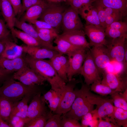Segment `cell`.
<instances>
[{"label": "cell", "mask_w": 127, "mask_h": 127, "mask_svg": "<svg viewBox=\"0 0 127 127\" xmlns=\"http://www.w3.org/2000/svg\"><path fill=\"white\" fill-rule=\"evenodd\" d=\"M77 11L79 14L85 20L86 25L102 27L98 18L97 9L95 6L91 5L81 8Z\"/></svg>", "instance_id": "obj_18"}, {"label": "cell", "mask_w": 127, "mask_h": 127, "mask_svg": "<svg viewBox=\"0 0 127 127\" xmlns=\"http://www.w3.org/2000/svg\"></svg>", "instance_id": "obj_57"}, {"label": "cell", "mask_w": 127, "mask_h": 127, "mask_svg": "<svg viewBox=\"0 0 127 127\" xmlns=\"http://www.w3.org/2000/svg\"><path fill=\"white\" fill-rule=\"evenodd\" d=\"M48 4V2L44 0L41 3L31 7L26 11L20 20L28 22L30 20H37Z\"/></svg>", "instance_id": "obj_26"}, {"label": "cell", "mask_w": 127, "mask_h": 127, "mask_svg": "<svg viewBox=\"0 0 127 127\" xmlns=\"http://www.w3.org/2000/svg\"><path fill=\"white\" fill-rule=\"evenodd\" d=\"M85 35L83 30H74L64 32L58 36L74 45L89 49L91 46L87 41Z\"/></svg>", "instance_id": "obj_16"}, {"label": "cell", "mask_w": 127, "mask_h": 127, "mask_svg": "<svg viewBox=\"0 0 127 127\" xmlns=\"http://www.w3.org/2000/svg\"><path fill=\"white\" fill-rule=\"evenodd\" d=\"M34 27L37 31L38 32L47 34L57 35H58L57 31L55 30L49 29H39L36 28L35 26Z\"/></svg>", "instance_id": "obj_50"}, {"label": "cell", "mask_w": 127, "mask_h": 127, "mask_svg": "<svg viewBox=\"0 0 127 127\" xmlns=\"http://www.w3.org/2000/svg\"><path fill=\"white\" fill-rule=\"evenodd\" d=\"M106 14V28L113 23L120 21L123 17L118 11L111 8L104 7Z\"/></svg>", "instance_id": "obj_32"}, {"label": "cell", "mask_w": 127, "mask_h": 127, "mask_svg": "<svg viewBox=\"0 0 127 127\" xmlns=\"http://www.w3.org/2000/svg\"><path fill=\"white\" fill-rule=\"evenodd\" d=\"M122 63L123 65V71L126 73H127V48L126 45L125 46L124 57Z\"/></svg>", "instance_id": "obj_51"}, {"label": "cell", "mask_w": 127, "mask_h": 127, "mask_svg": "<svg viewBox=\"0 0 127 127\" xmlns=\"http://www.w3.org/2000/svg\"><path fill=\"white\" fill-rule=\"evenodd\" d=\"M31 96L28 95L26 96L20 101L16 102L12 110L10 122L12 117L15 115L24 105L28 103Z\"/></svg>", "instance_id": "obj_40"}, {"label": "cell", "mask_w": 127, "mask_h": 127, "mask_svg": "<svg viewBox=\"0 0 127 127\" xmlns=\"http://www.w3.org/2000/svg\"><path fill=\"white\" fill-rule=\"evenodd\" d=\"M48 111L41 92L38 93L33 96L28 106V118L24 119L25 123L31 119L46 114Z\"/></svg>", "instance_id": "obj_12"}, {"label": "cell", "mask_w": 127, "mask_h": 127, "mask_svg": "<svg viewBox=\"0 0 127 127\" xmlns=\"http://www.w3.org/2000/svg\"><path fill=\"white\" fill-rule=\"evenodd\" d=\"M104 118L105 120L102 118H99L97 127H119L118 125L111 122L109 120V118L106 117Z\"/></svg>", "instance_id": "obj_45"}, {"label": "cell", "mask_w": 127, "mask_h": 127, "mask_svg": "<svg viewBox=\"0 0 127 127\" xmlns=\"http://www.w3.org/2000/svg\"><path fill=\"white\" fill-rule=\"evenodd\" d=\"M80 74L83 76L84 83L88 86L95 81H101L99 73L89 49L87 51Z\"/></svg>", "instance_id": "obj_8"}, {"label": "cell", "mask_w": 127, "mask_h": 127, "mask_svg": "<svg viewBox=\"0 0 127 127\" xmlns=\"http://www.w3.org/2000/svg\"><path fill=\"white\" fill-rule=\"evenodd\" d=\"M53 114L50 110L46 115L30 120L25 123L24 127H44L47 120Z\"/></svg>", "instance_id": "obj_29"}, {"label": "cell", "mask_w": 127, "mask_h": 127, "mask_svg": "<svg viewBox=\"0 0 127 127\" xmlns=\"http://www.w3.org/2000/svg\"><path fill=\"white\" fill-rule=\"evenodd\" d=\"M14 27L22 30L23 31L31 35L39 41L46 48L53 49L54 46L42 40L39 37L37 32L34 26L31 24L26 23L25 21L19 20L16 18Z\"/></svg>", "instance_id": "obj_22"}, {"label": "cell", "mask_w": 127, "mask_h": 127, "mask_svg": "<svg viewBox=\"0 0 127 127\" xmlns=\"http://www.w3.org/2000/svg\"><path fill=\"white\" fill-rule=\"evenodd\" d=\"M89 50L100 74H102L111 61L106 46L104 45L93 46Z\"/></svg>", "instance_id": "obj_11"}, {"label": "cell", "mask_w": 127, "mask_h": 127, "mask_svg": "<svg viewBox=\"0 0 127 127\" xmlns=\"http://www.w3.org/2000/svg\"><path fill=\"white\" fill-rule=\"evenodd\" d=\"M26 64L22 55L12 59L0 57V67L6 69L10 73L17 71Z\"/></svg>", "instance_id": "obj_23"}, {"label": "cell", "mask_w": 127, "mask_h": 127, "mask_svg": "<svg viewBox=\"0 0 127 127\" xmlns=\"http://www.w3.org/2000/svg\"><path fill=\"white\" fill-rule=\"evenodd\" d=\"M65 9L56 3L48 2L39 18L55 29L58 28L62 23L63 14Z\"/></svg>", "instance_id": "obj_7"}, {"label": "cell", "mask_w": 127, "mask_h": 127, "mask_svg": "<svg viewBox=\"0 0 127 127\" xmlns=\"http://www.w3.org/2000/svg\"><path fill=\"white\" fill-rule=\"evenodd\" d=\"M54 42L56 45L54 46V50L60 54L67 55L68 58L71 57L77 50L83 48L74 45L60 38L58 35Z\"/></svg>", "instance_id": "obj_20"}, {"label": "cell", "mask_w": 127, "mask_h": 127, "mask_svg": "<svg viewBox=\"0 0 127 127\" xmlns=\"http://www.w3.org/2000/svg\"><path fill=\"white\" fill-rule=\"evenodd\" d=\"M39 86L27 85L15 81L12 77L6 79L0 87V96L17 102L26 96H34L41 92Z\"/></svg>", "instance_id": "obj_2"}, {"label": "cell", "mask_w": 127, "mask_h": 127, "mask_svg": "<svg viewBox=\"0 0 127 127\" xmlns=\"http://www.w3.org/2000/svg\"><path fill=\"white\" fill-rule=\"evenodd\" d=\"M0 127H11L8 124L3 120L0 116Z\"/></svg>", "instance_id": "obj_54"}, {"label": "cell", "mask_w": 127, "mask_h": 127, "mask_svg": "<svg viewBox=\"0 0 127 127\" xmlns=\"http://www.w3.org/2000/svg\"><path fill=\"white\" fill-rule=\"evenodd\" d=\"M88 49L81 48L76 51L71 57L68 58L69 67L67 75L68 81L71 80L74 75L80 74Z\"/></svg>", "instance_id": "obj_13"}, {"label": "cell", "mask_w": 127, "mask_h": 127, "mask_svg": "<svg viewBox=\"0 0 127 127\" xmlns=\"http://www.w3.org/2000/svg\"><path fill=\"white\" fill-rule=\"evenodd\" d=\"M110 95L115 107L127 111V99L123 96L122 92L115 91Z\"/></svg>", "instance_id": "obj_34"}, {"label": "cell", "mask_w": 127, "mask_h": 127, "mask_svg": "<svg viewBox=\"0 0 127 127\" xmlns=\"http://www.w3.org/2000/svg\"><path fill=\"white\" fill-rule=\"evenodd\" d=\"M10 32L4 21L0 19V40L10 38Z\"/></svg>", "instance_id": "obj_43"}, {"label": "cell", "mask_w": 127, "mask_h": 127, "mask_svg": "<svg viewBox=\"0 0 127 127\" xmlns=\"http://www.w3.org/2000/svg\"><path fill=\"white\" fill-rule=\"evenodd\" d=\"M38 33L39 37L42 40L51 45H53L52 43L53 40L58 35L47 34Z\"/></svg>", "instance_id": "obj_48"}, {"label": "cell", "mask_w": 127, "mask_h": 127, "mask_svg": "<svg viewBox=\"0 0 127 127\" xmlns=\"http://www.w3.org/2000/svg\"></svg>", "instance_id": "obj_58"}, {"label": "cell", "mask_w": 127, "mask_h": 127, "mask_svg": "<svg viewBox=\"0 0 127 127\" xmlns=\"http://www.w3.org/2000/svg\"><path fill=\"white\" fill-rule=\"evenodd\" d=\"M13 8L16 16L20 15L21 11L22 4L21 0H9Z\"/></svg>", "instance_id": "obj_46"}, {"label": "cell", "mask_w": 127, "mask_h": 127, "mask_svg": "<svg viewBox=\"0 0 127 127\" xmlns=\"http://www.w3.org/2000/svg\"><path fill=\"white\" fill-rule=\"evenodd\" d=\"M10 30L14 37L20 39L26 45L44 48L36 39L24 32L17 30L14 28Z\"/></svg>", "instance_id": "obj_28"}, {"label": "cell", "mask_w": 127, "mask_h": 127, "mask_svg": "<svg viewBox=\"0 0 127 127\" xmlns=\"http://www.w3.org/2000/svg\"><path fill=\"white\" fill-rule=\"evenodd\" d=\"M97 10L98 18L101 24L105 29L106 28L105 24V20L106 14L103 7L102 6L95 5Z\"/></svg>", "instance_id": "obj_41"}, {"label": "cell", "mask_w": 127, "mask_h": 127, "mask_svg": "<svg viewBox=\"0 0 127 127\" xmlns=\"http://www.w3.org/2000/svg\"><path fill=\"white\" fill-rule=\"evenodd\" d=\"M66 1H69V0H66Z\"/></svg>", "instance_id": "obj_56"}, {"label": "cell", "mask_w": 127, "mask_h": 127, "mask_svg": "<svg viewBox=\"0 0 127 127\" xmlns=\"http://www.w3.org/2000/svg\"><path fill=\"white\" fill-rule=\"evenodd\" d=\"M61 24L63 32L74 30H83L84 29L77 11L71 6L66 9L64 12Z\"/></svg>", "instance_id": "obj_9"}, {"label": "cell", "mask_w": 127, "mask_h": 127, "mask_svg": "<svg viewBox=\"0 0 127 127\" xmlns=\"http://www.w3.org/2000/svg\"><path fill=\"white\" fill-rule=\"evenodd\" d=\"M25 122L24 119L15 116L12 118L10 125L12 127H24Z\"/></svg>", "instance_id": "obj_47"}, {"label": "cell", "mask_w": 127, "mask_h": 127, "mask_svg": "<svg viewBox=\"0 0 127 127\" xmlns=\"http://www.w3.org/2000/svg\"><path fill=\"white\" fill-rule=\"evenodd\" d=\"M61 114L54 113L47 120L44 127H61Z\"/></svg>", "instance_id": "obj_36"}, {"label": "cell", "mask_w": 127, "mask_h": 127, "mask_svg": "<svg viewBox=\"0 0 127 127\" xmlns=\"http://www.w3.org/2000/svg\"><path fill=\"white\" fill-rule=\"evenodd\" d=\"M28 103H27L24 105L16 114L15 116L23 119H25L27 118L28 115Z\"/></svg>", "instance_id": "obj_49"}, {"label": "cell", "mask_w": 127, "mask_h": 127, "mask_svg": "<svg viewBox=\"0 0 127 127\" xmlns=\"http://www.w3.org/2000/svg\"><path fill=\"white\" fill-rule=\"evenodd\" d=\"M0 12L10 30L14 27L16 16L13 8L9 0H0Z\"/></svg>", "instance_id": "obj_21"}, {"label": "cell", "mask_w": 127, "mask_h": 127, "mask_svg": "<svg viewBox=\"0 0 127 127\" xmlns=\"http://www.w3.org/2000/svg\"><path fill=\"white\" fill-rule=\"evenodd\" d=\"M61 127H82L78 121L69 117H63L61 121Z\"/></svg>", "instance_id": "obj_39"}, {"label": "cell", "mask_w": 127, "mask_h": 127, "mask_svg": "<svg viewBox=\"0 0 127 127\" xmlns=\"http://www.w3.org/2000/svg\"><path fill=\"white\" fill-rule=\"evenodd\" d=\"M81 120L82 127H94L96 122V119L91 112L83 116Z\"/></svg>", "instance_id": "obj_37"}, {"label": "cell", "mask_w": 127, "mask_h": 127, "mask_svg": "<svg viewBox=\"0 0 127 127\" xmlns=\"http://www.w3.org/2000/svg\"><path fill=\"white\" fill-rule=\"evenodd\" d=\"M23 53L22 45H18L10 39L6 42L4 49L0 57L14 59L21 56Z\"/></svg>", "instance_id": "obj_24"}, {"label": "cell", "mask_w": 127, "mask_h": 127, "mask_svg": "<svg viewBox=\"0 0 127 127\" xmlns=\"http://www.w3.org/2000/svg\"><path fill=\"white\" fill-rule=\"evenodd\" d=\"M28 22L33 24L38 28L49 29L56 30L47 22L42 20H34L29 21Z\"/></svg>", "instance_id": "obj_44"}, {"label": "cell", "mask_w": 127, "mask_h": 127, "mask_svg": "<svg viewBox=\"0 0 127 127\" xmlns=\"http://www.w3.org/2000/svg\"><path fill=\"white\" fill-rule=\"evenodd\" d=\"M84 32L89 39L91 46H106L108 42L105 39V29L102 27L89 25L85 26Z\"/></svg>", "instance_id": "obj_14"}, {"label": "cell", "mask_w": 127, "mask_h": 127, "mask_svg": "<svg viewBox=\"0 0 127 127\" xmlns=\"http://www.w3.org/2000/svg\"><path fill=\"white\" fill-rule=\"evenodd\" d=\"M10 39H11L10 38L0 40V57L4 50L6 42Z\"/></svg>", "instance_id": "obj_53"}, {"label": "cell", "mask_w": 127, "mask_h": 127, "mask_svg": "<svg viewBox=\"0 0 127 127\" xmlns=\"http://www.w3.org/2000/svg\"><path fill=\"white\" fill-rule=\"evenodd\" d=\"M49 60L59 76L65 83H67L68 81L67 74L63 70L60 61L59 53Z\"/></svg>", "instance_id": "obj_33"}, {"label": "cell", "mask_w": 127, "mask_h": 127, "mask_svg": "<svg viewBox=\"0 0 127 127\" xmlns=\"http://www.w3.org/2000/svg\"><path fill=\"white\" fill-rule=\"evenodd\" d=\"M114 119L115 123L119 127L127 126V111L114 106Z\"/></svg>", "instance_id": "obj_30"}, {"label": "cell", "mask_w": 127, "mask_h": 127, "mask_svg": "<svg viewBox=\"0 0 127 127\" xmlns=\"http://www.w3.org/2000/svg\"><path fill=\"white\" fill-rule=\"evenodd\" d=\"M81 87L79 89L75 88V98L70 110L62 115V118L69 117L78 121L83 116L94 110V105L90 102L87 95L89 86L81 80Z\"/></svg>", "instance_id": "obj_3"}, {"label": "cell", "mask_w": 127, "mask_h": 127, "mask_svg": "<svg viewBox=\"0 0 127 127\" xmlns=\"http://www.w3.org/2000/svg\"><path fill=\"white\" fill-rule=\"evenodd\" d=\"M13 78L28 86L41 85L46 81L43 76L37 73L26 64L20 69L14 72Z\"/></svg>", "instance_id": "obj_6"}, {"label": "cell", "mask_w": 127, "mask_h": 127, "mask_svg": "<svg viewBox=\"0 0 127 127\" xmlns=\"http://www.w3.org/2000/svg\"><path fill=\"white\" fill-rule=\"evenodd\" d=\"M10 74L6 69L0 67V82L4 79L7 75Z\"/></svg>", "instance_id": "obj_52"}, {"label": "cell", "mask_w": 127, "mask_h": 127, "mask_svg": "<svg viewBox=\"0 0 127 127\" xmlns=\"http://www.w3.org/2000/svg\"><path fill=\"white\" fill-rule=\"evenodd\" d=\"M102 74L101 83L112 89L122 92L127 88V77L122 78L117 73L105 71Z\"/></svg>", "instance_id": "obj_15"}, {"label": "cell", "mask_w": 127, "mask_h": 127, "mask_svg": "<svg viewBox=\"0 0 127 127\" xmlns=\"http://www.w3.org/2000/svg\"><path fill=\"white\" fill-rule=\"evenodd\" d=\"M101 81H95L91 84L90 90L101 95H111L115 91L113 90L107 86L101 83Z\"/></svg>", "instance_id": "obj_31"}, {"label": "cell", "mask_w": 127, "mask_h": 127, "mask_svg": "<svg viewBox=\"0 0 127 127\" xmlns=\"http://www.w3.org/2000/svg\"><path fill=\"white\" fill-rule=\"evenodd\" d=\"M95 0H70L68 1L72 8L78 11L80 9L92 4Z\"/></svg>", "instance_id": "obj_35"}, {"label": "cell", "mask_w": 127, "mask_h": 127, "mask_svg": "<svg viewBox=\"0 0 127 127\" xmlns=\"http://www.w3.org/2000/svg\"><path fill=\"white\" fill-rule=\"evenodd\" d=\"M106 36L115 39L127 37V24L121 21L114 22L105 29Z\"/></svg>", "instance_id": "obj_19"}, {"label": "cell", "mask_w": 127, "mask_h": 127, "mask_svg": "<svg viewBox=\"0 0 127 127\" xmlns=\"http://www.w3.org/2000/svg\"><path fill=\"white\" fill-rule=\"evenodd\" d=\"M95 5L111 8L119 11L123 17L127 14V0H95Z\"/></svg>", "instance_id": "obj_25"}, {"label": "cell", "mask_w": 127, "mask_h": 127, "mask_svg": "<svg viewBox=\"0 0 127 127\" xmlns=\"http://www.w3.org/2000/svg\"><path fill=\"white\" fill-rule=\"evenodd\" d=\"M88 96L91 103L97 106L96 109L92 112L97 119L107 117L111 122L117 125L114 119V106L112 99L101 98L92 93L90 91L88 92Z\"/></svg>", "instance_id": "obj_4"}, {"label": "cell", "mask_w": 127, "mask_h": 127, "mask_svg": "<svg viewBox=\"0 0 127 127\" xmlns=\"http://www.w3.org/2000/svg\"><path fill=\"white\" fill-rule=\"evenodd\" d=\"M44 0H22V9L20 15L23 14L29 8L35 5L40 4Z\"/></svg>", "instance_id": "obj_42"}, {"label": "cell", "mask_w": 127, "mask_h": 127, "mask_svg": "<svg viewBox=\"0 0 127 127\" xmlns=\"http://www.w3.org/2000/svg\"><path fill=\"white\" fill-rule=\"evenodd\" d=\"M55 91V90H54ZM62 93L55 91L52 98L48 101L50 111L53 113L56 110L59 104Z\"/></svg>", "instance_id": "obj_38"}, {"label": "cell", "mask_w": 127, "mask_h": 127, "mask_svg": "<svg viewBox=\"0 0 127 127\" xmlns=\"http://www.w3.org/2000/svg\"><path fill=\"white\" fill-rule=\"evenodd\" d=\"M127 37L112 39L106 46L111 61L122 63L125 55L126 40Z\"/></svg>", "instance_id": "obj_10"}, {"label": "cell", "mask_w": 127, "mask_h": 127, "mask_svg": "<svg viewBox=\"0 0 127 127\" xmlns=\"http://www.w3.org/2000/svg\"><path fill=\"white\" fill-rule=\"evenodd\" d=\"M24 53L22 56L27 64L46 79L50 84L52 89L57 91H63L66 83L59 76L50 60L35 59Z\"/></svg>", "instance_id": "obj_1"}, {"label": "cell", "mask_w": 127, "mask_h": 127, "mask_svg": "<svg viewBox=\"0 0 127 127\" xmlns=\"http://www.w3.org/2000/svg\"><path fill=\"white\" fill-rule=\"evenodd\" d=\"M48 2L53 3H57L63 2H65L66 1V0H47Z\"/></svg>", "instance_id": "obj_55"}, {"label": "cell", "mask_w": 127, "mask_h": 127, "mask_svg": "<svg viewBox=\"0 0 127 127\" xmlns=\"http://www.w3.org/2000/svg\"><path fill=\"white\" fill-rule=\"evenodd\" d=\"M16 103L0 96V116L3 120L10 125L12 112Z\"/></svg>", "instance_id": "obj_27"}, {"label": "cell", "mask_w": 127, "mask_h": 127, "mask_svg": "<svg viewBox=\"0 0 127 127\" xmlns=\"http://www.w3.org/2000/svg\"><path fill=\"white\" fill-rule=\"evenodd\" d=\"M81 80L73 78L66 83L61 93L58 107L53 114L64 115L69 111L75 98V87Z\"/></svg>", "instance_id": "obj_5"}, {"label": "cell", "mask_w": 127, "mask_h": 127, "mask_svg": "<svg viewBox=\"0 0 127 127\" xmlns=\"http://www.w3.org/2000/svg\"><path fill=\"white\" fill-rule=\"evenodd\" d=\"M23 52L36 59H50L58 53L51 49L37 46L22 45Z\"/></svg>", "instance_id": "obj_17"}]
</instances>
